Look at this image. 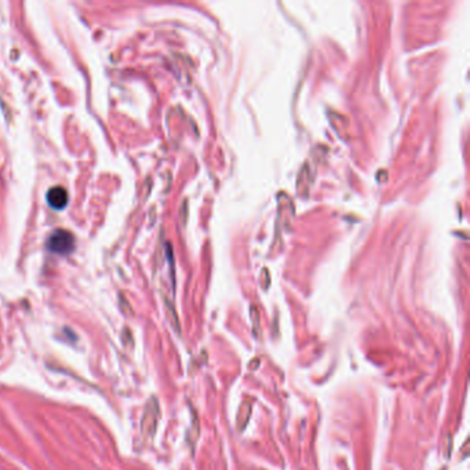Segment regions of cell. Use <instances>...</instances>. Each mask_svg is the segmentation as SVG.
I'll use <instances>...</instances> for the list:
<instances>
[{"label":"cell","instance_id":"6da1fadb","mask_svg":"<svg viewBox=\"0 0 470 470\" xmlns=\"http://www.w3.org/2000/svg\"><path fill=\"white\" fill-rule=\"evenodd\" d=\"M160 418V406L156 397H151L145 406L141 419V434L145 440H152Z\"/></svg>","mask_w":470,"mask_h":470},{"label":"cell","instance_id":"7a4b0ae2","mask_svg":"<svg viewBox=\"0 0 470 470\" xmlns=\"http://www.w3.org/2000/svg\"><path fill=\"white\" fill-rule=\"evenodd\" d=\"M46 247L49 251L57 255H69L75 250V237L65 229L54 231L47 238Z\"/></svg>","mask_w":470,"mask_h":470},{"label":"cell","instance_id":"3957f363","mask_svg":"<svg viewBox=\"0 0 470 470\" xmlns=\"http://www.w3.org/2000/svg\"><path fill=\"white\" fill-rule=\"evenodd\" d=\"M46 200H47V204L54 209V210H63L68 204V200H69V196H68V192L65 188L62 186H53L47 190L46 193Z\"/></svg>","mask_w":470,"mask_h":470},{"label":"cell","instance_id":"277c9868","mask_svg":"<svg viewBox=\"0 0 470 470\" xmlns=\"http://www.w3.org/2000/svg\"><path fill=\"white\" fill-rule=\"evenodd\" d=\"M251 317H252V323H254V330L257 331V328L259 326V321H258V312H257L255 306L251 308Z\"/></svg>","mask_w":470,"mask_h":470},{"label":"cell","instance_id":"5b68a950","mask_svg":"<svg viewBox=\"0 0 470 470\" xmlns=\"http://www.w3.org/2000/svg\"><path fill=\"white\" fill-rule=\"evenodd\" d=\"M258 364H259V360H258V358H255V360H254L251 364H248V368H250L251 371H254V370L257 368V365H258Z\"/></svg>","mask_w":470,"mask_h":470},{"label":"cell","instance_id":"8992f818","mask_svg":"<svg viewBox=\"0 0 470 470\" xmlns=\"http://www.w3.org/2000/svg\"><path fill=\"white\" fill-rule=\"evenodd\" d=\"M441 470H446V468H443V469H441Z\"/></svg>","mask_w":470,"mask_h":470}]
</instances>
